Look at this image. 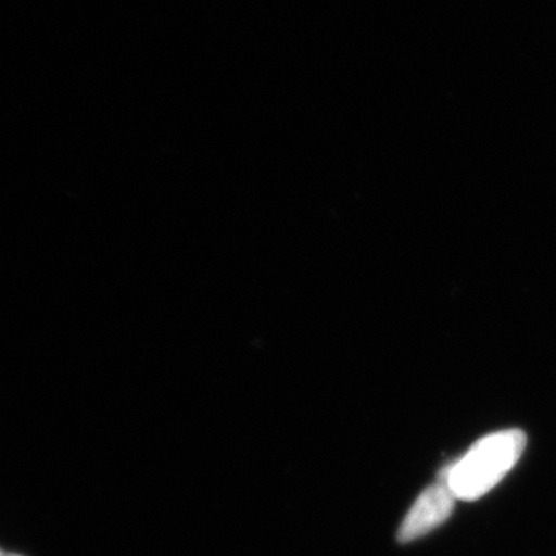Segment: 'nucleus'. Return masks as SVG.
<instances>
[{
  "label": "nucleus",
  "mask_w": 556,
  "mask_h": 556,
  "mask_svg": "<svg viewBox=\"0 0 556 556\" xmlns=\"http://www.w3.org/2000/svg\"><path fill=\"white\" fill-rule=\"evenodd\" d=\"M527 444L521 430H504L479 439L466 455L447 468V482L456 500L475 501L500 484L517 466Z\"/></svg>",
  "instance_id": "f257e3e1"
},
{
  "label": "nucleus",
  "mask_w": 556,
  "mask_h": 556,
  "mask_svg": "<svg viewBox=\"0 0 556 556\" xmlns=\"http://www.w3.org/2000/svg\"><path fill=\"white\" fill-rule=\"evenodd\" d=\"M455 503V493L452 492L444 479L428 486L417 497L412 510L402 522L397 540L401 543H412L417 538L427 535L431 530L444 525L453 514Z\"/></svg>",
  "instance_id": "f03ea898"
},
{
  "label": "nucleus",
  "mask_w": 556,
  "mask_h": 556,
  "mask_svg": "<svg viewBox=\"0 0 556 556\" xmlns=\"http://www.w3.org/2000/svg\"><path fill=\"white\" fill-rule=\"evenodd\" d=\"M5 556H21V555H5Z\"/></svg>",
  "instance_id": "7ed1b4c3"
},
{
  "label": "nucleus",
  "mask_w": 556,
  "mask_h": 556,
  "mask_svg": "<svg viewBox=\"0 0 556 556\" xmlns=\"http://www.w3.org/2000/svg\"><path fill=\"white\" fill-rule=\"evenodd\" d=\"M0 556H3V555H2V552H0Z\"/></svg>",
  "instance_id": "20e7f679"
}]
</instances>
